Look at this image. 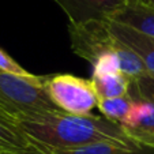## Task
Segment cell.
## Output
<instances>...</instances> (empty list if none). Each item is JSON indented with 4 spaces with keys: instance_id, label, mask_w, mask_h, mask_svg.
I'll return each instance as SVG.
<instances>
[{
    "instance_id": "cell-1",
    "label": "cell",
    "mask_w": 154,
    "mask_h": 154,
    "mask_svg": "<svg viewBox=\"0 0 154 154\" xmlns=\"http://www.w3.org/2000/svg\"><path fill=\"white\" fill-rule=\"evenodd\" d=\"M19 125L47 150H64L93 143H119L138 146L122 125L97 115H71L63 111L35 115L20 120Z\"/></svg>"
},
{
    "instance_id": "cell-2",
    "label": "cell",
    "mask_w": 154,
    "mask_h": 154,
    "mask_svg": "<svg viewBox=\"0 0 154 154\" xmlns=\"http://www.w3.org/2000/svg\"><path fill=\"white\" fill-rule=\"evenodd\" d=\"M68 35L72 52L89 61L91 67L105 56H115L120 63V70L132 81L147 74L140 59L113 37L108 19L68 22Z\"/></svg>"
},
{
    "instance_id": "cell-3",
    "label": "cell",
    "mask_w": 154,
    "mask_h": 154,
    "mask_svg": "<svg viewBox=\"0 0 154 154\" xmlns=\"http://www.w3.org/2000/svg\"><path fill=\"white\" fill-rule=\"evenodd\" d=\"M44 76L0 71V112L19 123L35 115L60 111L44 89Z\"/></svg>"
},
{
    "instance_id": "cell-4",
    "label": "cell",
    "mask_w": 154,
    "mask_h": 154,
    "mask_svg": "<svg viewBox=\"0 0 154 154\" xmlns=\"http://www.w3.org/2000/svg\"><path fill=\"white\" fill-rule=\"evenodd\" d=\"M44 89L60 111L71 115H90L98 104V97L89 79L72 74L44 76Z\"/></svg>"
},
{
    "instance_id": "cell-5",
    "label": "cell",
    "mask_w": 154,
    "mask_h": 154,
    "mask_svg": "<svg viewBox=\"0 0 154 154\" xmlns=\"http://www.w3.org/2000/svg\"><path fill=\"white\" fill-rule=\"evenodd\" d=\"M122 128L138 145L154 147V104L135 101L123 120Z\"/></svg>"
},
{
    "instance_id": "cell-6",
    "label": "cell",
    "mask_w": 154,
    "mask_h": 154,
    "mask_svg": "<svg viewBox=\"0 0 154 154\" xmlns=\"http://www.w3.org/2000/svg\"><path fill=\"white\" fill-rule=\"evenodd\" d=\"M59 4L68 22L86 19H106L127 0H53Z\"/></svg>"
},
{
    "instance_id": "cell-7",
    "label": "cell",
    "mask_w": 154,
    "mask_h": 154,
    "mask_svg": "<svg viewBox=\"0 0 154 154\" xmlns=\"http://www.w3.org/2000/svg\"><path fill=\"white\" fill-rule=\"evenodd\" d=\"M0 149L15 154H52L32 139L19 125L0 112Z\"/></svg>"
},
{
    "instance_id": "cell-8",
    "label": "cell",
    "mask_w": 154,
    "mask_h": 154,
    "mask_svg": "<svg viewBox=\"0 0 154 154\" xmlns=\"http://www.w3.org/2000/svg\"><path fill=\"white\" fill-rule=\"evenodd\" d=\"M106 19L154 38V4L128 0Z\"/></svg>"
},
{
    "instance_id": "cell-9",
    "label": "cell",
    "mask_w": 154,
    "mask_h": 154,
    "mask_svg": "<svg viewBox=\"0 0 154 154\" xmlns=\"http://www.w3.org/2000/svg\"><path fill=\"white\" fill-rule=\"evenodd\" d=\"M109 30L116 40L130 48L143 63L147 74L154 75V38L145 35L122 23L108 19Z\"/></svg>"
},
{
    "instance_id": "cell-10",
    "label": "cell",
    "mask_w": 154,
    "mask_h": 154,
    "mask_svg": "<svg viewBox=\"0 0 154 154\" xmlns=\"http://www.w3.org/2000/svg\"><path fill=\"white\" fill-rule=\"evenodd\" d=\"M90 81L98 100H104L127 96L132 79L125 75L123 71H115V72L93 74Z\"/></svg>"
},
{
    "instance_id": "cell-11",
    "label": "cell",
    "mask_w": 154,
    "mask_h": 154,
    "mask_svg": "<svg viewBox=\"0 0 154 154\" xmlns=\"http://www.w3.org/2000/svg\"><path fill=\"white\" fill-rule=\"evenodd\" d=\"M52 154H154V147L138 145L124 146L119 143H93V145L81 146L64 150H52Z\"/></svg>"
},
{
    "instance_id": "cell-12",
    "label": "cell",
    "mask_w": 154,
    "mask_h": 154,
    "mask_svg": "<svg viewBox=\"0 0 154 154\" xmlns=\"http://www.w3.org/2000/svg\"><path fill=\"white\" fill-rule=\"evenodd\" d=\"M135 100L127 94L123 97H116V98H104V100H98V106L101 115L105 119L111 120L112 123L116 124H122L123 120L125 119V116L128 115L130 109L132 108Z\"/></svg>"
},
{
    "instance_id": "cell-13",
    "label": "cell",
    "mask_w": 154,
    "mask_h": 154,
    "mask_svg": "<svg viewBox=\"0 0 154 154\" xmlns=\"http://www.w3.org/2000/svg\"><path fill=\"white\" fill-rule=\"evenodd\" d=\"M135 101H149L154 104V75L145 74L131 82L128 91Z\"/></svg>"
},
{
    "instance_id": "cell-14",
    "label": "cell",
    "mask_w": 154,
    "mask_h": 154,
    "mask_svg": "<svg viewBox=\"0 0 154 154\" xmlns=\"http://www.w3.org/2000/svg\"><path fill=\"white\" fill-rule=\"evenodd\" d=\"M0 71L2 72H7V74H14V75H20V76L33 75V74L27 72L25 68H22V66H19L3 49H0Z\"/></svg>"
},
{
    "instance_id": "cell-15",
    "label": "cell",
    "mask_w": 154,
    "mask_h": 154,
    "mask_svg": "<svg viewBox=\"0 0 154 154\" xmlns=\"http://www.w3.org/2000/svg\"><path fill=\"white\" fill-rule=\"evenodd\" d=\"M128 2V0H127ZM135 2H142V3H149V4H154V0H135Z\"/></svg>"
},
{
    "instance_id": "cell-16",
    "label": "cell",
    "mask_w": 154,
    "mask_h": 154,
    "mask_svg": "<svg viewBox=\"0 0 154 154\" xmlns=\"http://www.w3.org/2000/svg\"><path fill=\"white\" fill-rule=\"evenodd\" d=\"M0 154H15V153H10V151H6L3 149H0Z\"/></svg>"
}]
</instances>
